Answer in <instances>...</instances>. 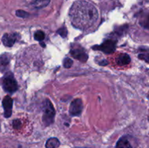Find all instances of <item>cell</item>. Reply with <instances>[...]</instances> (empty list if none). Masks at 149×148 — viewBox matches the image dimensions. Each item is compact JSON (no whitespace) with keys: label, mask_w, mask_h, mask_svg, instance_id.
I'll return each instance as SVG.
<instances>
[{"label":"cell","mask_w":149,"mask_h":148,"mask_svg":"<svg viewBox=\"0 0 149 148\" xmlns=\"http://www.w3.org/2000/svg\"><path fill=\"white\" fill-rule=\"evenodd\" d=\"M69 17L74 27L87 30L97 22L98 12L95 7L88 1H77L70 10Z\"/></svg>","instance_id":"cell-1"},{"label":"cell","mask_w":149,"mask_h":148,"mask_svg":"<svg viewBox=\"0 0 149 148\" xmlns=\"http://www.w3.org/2000/svg\"><path fill=\"white\" fill-rule=\"evenodd\" d=\"M55 115V111L53 104L49 100H46L44 102L43 116H42V120H43L44 124L46 126L52 124L54 121Z\"/></svg>","instance_id":"cell-2"},{"label":"cell","mask_w":149,"mask_h":148,"mask_svg":"<svg viewBox=\"0 0 149 148\" xmlns=\"http://www.w3.org/2000/svg\"><path fill=\"white\" fill-rule=\"evenodd\" d=\"M3 88L6 91L10 93L17 91V84L11 73L6 74L3 78Z\"/></svg>","instance_id":"cell-3"},{"label":"cell","mask_w":149,"mask_h":148,"mask_svg":"<svg viewBox=\"0 0 149 148\" xmlns=\"http://www.w3.org/2000/svg\"><path fill=\"white\" fill-rule=\"evenodd\" d=\"M94 49H97L103 52L106 54L113 53L116 49V41L111 39L106 40L100 46H95L93 47Z\"/></svg>","instance_id":"cell-4"},{"label":"cell","mask_w":149,"mask_h":148,"mask_svg":"<svg viewBox=\"0 0 149 148\" xmlns=\"http://www.w3.org/2000/svg\"><path fill=\"white\" fill-rule=\"evenodd\" d=\"M82 108L83 105L81 100L80 99H76L71 102L69 107V113L71 115H79L82 111Z\"/></svg>","instance_id":"cell-5"},{"label":"cell","mask_w":149,"mask_h":148,"mask_svg":"<svg viewBox=\"0 0 149 148\" xmlns=\"http://www.w3.org/2000/svg\"><path fill=\"white\" fill-rule=\"evenodd\" d=\"M13 100L10 96H5L2 101V105L4 110V117L10 118L13 113Z\"/></svg>","instance_id":"cell-6"},{"label":"cell","mask_w":149,"mask_h":148,"mask_svg":"<svg viewBox=\"0 0 149 148\" xmlns=\"http://www.w3.org/2000/svg\"><path fill=\"white\" fill-rule=\"evenodd\" d=\"M71 55L75 59L81 61L82 62H85L88 59V55H87L84 50L81 48H74L71 49Z\"/></svg>","instance_id":"cell-7"},{"label":"cell","mask_w":149,"mask_h":148,"mask_svg":"<svg viewBox=\"0 0 149 148\" xmlns=\"http://www.w3.org/2000/svg\"><path fill=\"white\" fill-rule=\"evenodd\" d=\"M17 34L16 33H4L2 37V42L4 46L11 47L17 40Z\"/></svg>","instance_id":"cell-8"},{"label":"cell","mask_w":149,"mask_h":148,"mask_svg":"<svg viewBox=\"0 0 149 148\" xmlns=\"http://www.w3.org/2000/svg\"><path fill=\"white\" fill-rule=\"evenodd\" d=\"M130 57L127 54H122L116 58V62L119 65H126L130 62Z\"/></svg>","instance_id":"cell-9"},{"label":"cell","mask_w":149,"mask_h":148,"mask_svg":"<svg viewBox=\"0 0 149 148\" xmlns=\"http://www.w3.org/2000/svg\"><path fill=\"white\" fill-rule=\"evenodd\" d=\"M116 148H132V147L126 137H122L117 142Z\"/></svg>","instance_id":"cell-10"},{"label":"cell","mask_w":149,"mask_h":148,"mask_svg":"<svg viewBox=\"0 0 149 148\" xmlns=\"http://www.w3.org/2000/svg\"><path fill=\"white\" fill-rule=\"evenodd\" d=\"M50 2V0H35L31 3V5L34 8L41 9L47 7Z\"/></svg>","instance_id":"cell-11"},{"label":"cell","mask_w":149,"mask_h":148,"mask_svg":"<svg viewBox=\"0 0 149 148\" xmlns=\"http://www.w3.org/2000/svg\"><path fill=\"white\" fill-rule=\"evenodd\" d=\"M60 146V141L57 138H49L46 142V148H58Z\"/></svg>","instance_id":"cell-12"},{"label":"cell","mask_w":149,"mask_h":148,"mask_svg":"<svg viewBox=\"0 0 149 148\" xmlns=\"http://www.w3.org/2000/svg\"><path fill=\"white\" fill-rule=\"evenodd\" d=\"M141 54L138 55V57L149 63V49H141Z\"/></svg>","instance_id":"cell-13"},{"label":"cell","mask_w":149,"mask_h":148,"mask_svg":"<svg viewBox=\"0 0 149 148\" xmlns=\"http://www.w3.org/2000/svg\"><path fill=\"white\" fill-rule=\"evenodd\" d=\"M45 33L42 30H37V31L35 32L34 33V38L36 40L39 41H43V39H45Z\"/></svg>","instance_id":"cell-14"},{"label":"cell","mask_w":149,"mask_h":148,"mask_svg":"<svg viewBox=\"0 0 149 148\" xmlns=\"http://www.w3.org/2000/svg\"><path fill=\"white\" fill-rule=\"evenodd\" d=\"M73 65V61L72 59H70V58L66 57L63 60V66L65 68H70Z\"/></svg>","instance_id":"cell-15"},{"label":"cell","mask_w":149,"mask_h":148,"mask_svg":"<svg viewBox=\"0 0 149 148\" xmlns=\"http://www.w3.org/2000/svg\"><path fill=\"white\" fill-rule=\"evenodd\" d=\"M16 15L19 17H23V18H25V17H29V14L26 12L23 11V10H17L16 11Z\"/></svg>","instance_id":"cell-16"},{"label":"cell","mask_w":149,"mask_h":148,"mask_svg":"<svg viewBox=\"0 0 149 148\" xmlns=\"http://www.w3.org/2000/svg\"><path fill=\"white\" fill-rule=\"evenodd\" d=\"M58 33L61 35L62 37L65 38L67 36V34H68V31H67V29L65 28V27H62L61 28L58 29Z\"/></svg>","instance_id":"cell-17"},{"label":"cell","mask_w":149,"mask_h":148,"mask_svg":"<svg viewBox=\"0 0 149 148\" xmlns=\"http://www.w3.org/2000/svg\"><path fill=\"white\" fill-rule=\"evenodd\" d=\"M9 61H10L9 57L7 56H6V55H1V57H0V62H1V65H7L9 63Z\"/></svg>","instance_id":"cell-18"},{"label":"cell","mask_w":149,"mask_h":148,"mask_svg":"<svg viewBox=\"0 0 149 148\" xmlns=\"http://www.w3.org/2000/svg\"><path fill=\"white\" fill-rule=\"evenodd\" d=\"M13 127H14L15 129H19V128L20 127V126H21V122L19 120H15L14 121H13Z\"/></svg>","instance_id":"cell-19"},{"label":"cell","mask_w":149,"mask_h":148,"mask_svg":"<svg viewBox=\"0 0 149 148\" xmlns=\"http://www.w3.org/2000/svg\"><path fill=\"white\" fill-rule=\"evenodd\" d=\"M143 26H145L146 28H148L149 29V15L148 16V17H147V20L145 22V24L143 25Z\"/></svg>","instance_id":"cell-20"},{"label":"cell","mask_w":149,"mask_h":148,"mask_svg":"<svg viewBox=\"0 0 149 148\" xmlns=\"http://www.w3.org/2000/svg\"><path fill=\"white\" fill-rule=\"evenodd\" d=\"M148 98H149V95H148Z\"/></svg>","instance_id":"cell-21"}]
</instances>
